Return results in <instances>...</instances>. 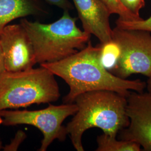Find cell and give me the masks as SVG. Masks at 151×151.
<instances>
[{
  "instance_id": "obj_1",
  "label": "cell",
  "mask_w": 151,
  "mask_h": 151,
  "mask_svg": "<svg viewBox=\"0 0 151 151\" xmlns=\"http://www.w3.org/2000/svg\"><path fill=\"white\" fill-rule=\"evenodd\" d=\"M99 51V46H93L89 41L75 54L58 62L40 65L69 86V92L63 99L64 103H73L80 94L92 91H112L127 97L131 91L145 90V82L122 79L106 70L100 64Z\"/></svg>"
},
{
  "instance_id": "obj_2",
  "label": "cell",
  "mask_w": 151,
  "mask_h": 151,
  "mask_svg": "<svg viewBox=\"0 0 151 151\" xmlns=\"http://www.w3.org/2000/svg\"><path fill=\"white\" fill-rule=\"evenodd\" d=\"M74 103L77 110L66 129L76 151L85 150L82 138L87 130L97 128L104 134L117 137L119 132L129 124L127 97L116 92H87L76 97Z\"/></svg>"
},
{
  "instance_id": "obj_3",
  "label": "cell",
  "mask_w": 151,
  "mask_h": 151,
  "mask_svg": "<svg viewBox=\"0 0 151 151\" xmlns=\"http://www.w3.org/2000/svg\"><path fill=\"white\" fill-rule=\"evenodd\" d=\"M77 19L63 11L57 21L43 24L20 20L33 46L35 60L40 65L53 63L75 54L87 45L91 35L77 26Z\"/></svg>"
},
{
  "instance_id": "obj_4",
  "label": "cell",
  "mask_w": 151,
  "mask_h": 151,
  "mask_svg": "<svg viewBox=\"0 0 151 151\" xmlns=\"http://www.w3.org/2000/svg\"><path fill=\"white\" fill-rule=\"evenodd\" d=\"M54 76L42 65L17 72L5 70L0 75V111L57 101L60 93Z\"/></svg>"
},
{
  "instance_id": "obj_5",
  "label": "cell",
  "mask_w": 151,
  "mask_h": 151,
  "mask_svg": "<svg viewBox=\"0 0 151 151\" xmlns=\"http://www.w3.org/2000/svg\"><path fill=\"white\" fill-rule=\"evenodd\" d=\"M77 110L75 103H65L60 105L49 104L42 110L0 111L1 123L5 126L20 124L32 125L39 130L43 135L39 151H45L54 140L64 141L68 135L66 127L62 124L68 116L74 115Z\"/></svg>"
},
{
  "instance_id": "obj_6",
  "label": "cell",
  "mask_w": 151,
  "mask_h": 151,
  "mask_svg": "<svg viewBox=\"0 0 151 151\" xmlns=\"http://www.w3.org/2000/svg\"><path fill=\"white\" fill-rule=\"evenodd\" d=\"M112 39L119 44L121 55L111 73L122 79H127L134 74L151 77V32L115 26Z\"/></svg>"
},
{
  "instance_id": "obj_7",
  "label": "cell",
  "mask_w": 151,
  "mask_h": 151,
  "mask_svg": "<svg viewBox=\"0 0 151 151\" xmlns=\"http://www.w3.org/2000/svg\"><path fill=\"white\" fill-rule=\"evenodd\" d=\"M127 99L129 124L119 132V139L135 142L143 151H151V93L131 91Z\"/></svg>"
},
{
  "instance_id": "obj_8",
  "label": "cell",
  "mask_w": 151,
  "mask_h": 151,
  "mask_svg": "<svg viewBox=\"0 0 151 151\" xmlns=\"http://www.w3.org/2000/svg\"><path fill=\"white\" fill-rule=\"evenodd\" d=\"M0 46L7 71L26 70L37 63L32 42L20 23L4 27L0 33Z\"/></svg>"
},
{
  "instance_id": "obj_9",
  "label": "cell",
  "mask_w": 151,
  "mask_h": 151,
  "mask_svg": "<svg viewBox=\"0 0 151 151\" xmlns=\"http://www.w3.org/2000/svg\"><path fill=\"white\" fill-rule=\"evenodd\" d=\"M81 20L83 31L93 35L100 43L112 39L113 29L110 24L111 15L101 0H72Z\"/></svg>"
},
{
  "instance_id": "obj_10",
  "label": "cell",
  "mask_w": 151,
  "mask_h": 151,
  "mask_svg": "<svg viewBox=\"0 0 151 151\" xmlns=\"http://www.w3.org/2000/svg\"><path fill=\"white\" fill-rule=\"evenodd\" d=\"M48 14L42 0H0V33L14 20Z\"/></svg>"
},
{
  "instance_id": "obj_11",
  "label": "cell",
  "mask_w": 151,
  "mask_h": 151,
  "mask_svg": "<svg viewBox=\"0 0 151 151\" xmlns=\"http://www.w3.org/2000/svg\"><path fill=\"white\" fill-rule=\"evenodd\" d=\"M96 151H140L141 146L130 140L116 139V137L103 133L97 136Z\"/></svg>"
},
{
  "instance_id": "obj_12",
  "label": "cell",
  "mask_w": 151,
  "mask_h": 151,
  "mask_svg": "<svg viewBox=\"0 0 151 151\" xmlns=\"http://www.w3.org/2000/svg\"><path fill=\"white\" fill-rule=\"evenodd\" d=\"M100 49L99 60L103 67L111 73L116 67L121 55L118 43L114 39L97 45Z\"/></svg>"
},
{
  "instance_id": "obj_13",
  "label": "cell",
  "mask_w": 151,
  "mask_h": 151,
  "mask_svg": "<svg viewBox=\"0 0 151 151\" xmlns=\"http://www.w3.org/2000/svg\"><path fill=\"white\" fill-rule=\"evenodd\" d=\"M108 7L111 14H116L118 19L125 22H137L142 20L140 16H137L128 11L119 0H101Z\"/></svg>"
},
{
  "instance_id": "obj_14",
  "label": "cell",
  "mask_w": 151,
  "mask_h": 151,
  "mask_svg": "<svg viewBox=\"0 0 151 151\" xmlns=\"http://www.w3.org/2000/svg\"><path fill=\"white\" fill-rule=\"evenodd\" d=\"M116 27L129 29L143 30L151 32V16L147 19H142L137 22H125L117 19L115 22Z\"/></svg>"
},
{
  "instance_id": "obj_15",
  "label": "cell",
  "mask_w": 151,
  "mask_h": 151,
  "mask_svg": "<svg viewBox=\"0 0 151 151\" xmlns=\"http://www.w3.org/2000/svg\"><path fill=\"white\" fill-rule=\"evenodd\" d=\"M27 138L26 133L22 130H19L16 132L14 138L12 139L10 143L3 147L4 151H17L19 147Z\"/></svg>"
},
{
  "instance_id": "obj_16",
  "label": "cell",
  "mask_w": 151,
  "mask_h": 151,
  "mask_svg": "<svg viewBox=\"0 0 151 151\" xmlns=\"http://www.w3.org/2000/svg\"><path fill=\"white\" fill-rule=\"evenodd\" d=\"M121 4L133 14L139 16V11L145 5V0H119Z\"/></svg>"
},
{
  "instance_id": "obj_17",
  "label": "cell",
  "mask_w": 151,
  "mask_h": 151,
  "mask_svg": "<svg viewBox=\"0 0 151 151\" xmlns=\"http://www.w3.org/2000/svg\"><path fill=\"white\" fill-rule=\"evenodd\" d=\"M50 5L54 6L63 11L73 10L74 9L73 4L70 0H45Z\"/></svg>"
},
{
  "instance_id": "obj_18",
  "label": "cell",
  "mask_w": 151,
  "mask_h": 151,
  "mask_svg": "<svg viewBox=\"0 0 151 151\" xmlns=\"http://www.w3.org/2000/svg\"><path fill=\"white\" fill-rule=\"evenodd\" d=\"M6 70L5 66V61L4 58L2 53V51L0 46V75Z\"/></svg>"
},
{
  "instance_id": "obj_19",
  "label": "cell",
  "mask_w": 151,
  "mask_h": 151,
  "mask_svg": "<svg viewBox=\"0 0 151 151\" xmlns=\"http://www.w3.org/2000/svg\"><path fill=\"white\" fill-rule=\"evenodd\" d=\"M146 88L147 90V91L151 93V77L148 78V80L146 82Z\"/></svg>"
},
{
  "instance_id": "obj_20",
  "label": "cell",
  "mask_w": 151,
  "mask_h": 151,
  "mask_svg": "<svg viewBox=\"0 0 151 151\" xmlns=\"http://www.w3.org/2000/svg\"><path fill=\"white\" fill-rule=\"evenodd\" d=\"M3 145H2V140L1 139V138H0V150H1V149H3Z\"/></svg>"
}]
</instances>
